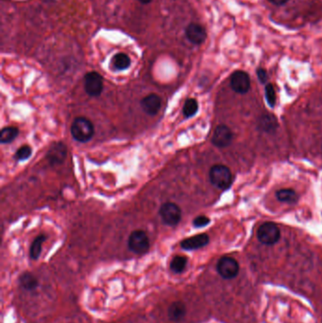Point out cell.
<instances>
[{
    "mask_svg": "<svg viewBox=\"0 0 322 323\" xmlns=\"http://www.w3.org/2000/svg\"><path fill=\"white\" fill-rule=\"evenodd\" d=\"M71 134L73 138L78 142H89L94 136V125L86 118L79 117L75 119L72 123Z\"/></svg>",
    "mask_w": 322,
    "mask_h": 323,
    "instance_id": "6da1fadb",
    "label": "cell"
},
{
    "mask_svg": "<svg viewBox=\"0 0 322 323\" xmlns=\"http://www.w3.org/2000/svg\"><path fill=\"white\" fill-rule=\"evenodd\" d=\"M209 177L212 184L220 189H227L231 186L233 181V176L230 168L223 165L212 166L209 172Z\"/></svg>",
    "mask_w": 322,
    "mask_h": 323,
    "instance_id": "7a4b0ae2",
    "label": "cell"
},
{
    "mask_svg": "<svg viewBox=\"0 0 322 323\" xmlns=\"http://www.w3.org/2000/svg\"><path fill=\"white\" fill-rule=\"evenodd\" d=\"M150 238L142 230L134 231L128 239V247L135 254H144L150 250Z\"/></svg>",
    "mask_w": 322,
    "mask_h": 323,
    "instance_id": "3957f363",
    "label": "cell"
},
{
    "mask_svg": "<svg viewBox=\"0 0 322 323\" xmlns=\"http://www.w3.org/2000/svg\"><path fill=\"white\" fill-rule=\"evenodd\" d=\"M257 237L262 244L274 245L281 237V232L278 226L272 222H266L260 226L257 232Z\"/></svg>",
    "mask_w": 322,
    "mask_h": 323,
    "instance_id": "277c9868",
    "label": "cell"
},
{
    "mask_svg": "<svg viewBox=\"0 0 322 323\" xmlns=\"http://www.w3.org/2000/svg\"><path fill=\"white\" fill-rule=\"evenodd\" d=\"M159 214L164 223L171 227L178 225L181 220V208L173 202H165L162 205Z\"/></svg>",
    "mask_w": 322,
    "mask_h": 323,
    "instance_id": "5b68a950",
    "label": "cell"
},
{
    "mask_svg": "<svg viewBox=\"0 0 322 323\" xmlns=\"http://www.w3.org/2000/svg\"><path fill=\"white\" fill-rule=\"evenodd\" d=\"M217 270L223 279L231 280L236 278L239 273V264L232 257H222L217 265Z\"/></svg>",
    "mask_w": 322,
    "mask_h": 323,
    "instance_id": "8992f818",
    "label": "cell"
},
{
    "mask_svg": "<svg viewBox=\"0 0 322 323\" xmlns=\"http://www.w3.org/2000/svg\"><path fill=\"white\" fill-rule=\"evenodd\" d=\"M84 90L90 96H98L102 93L103 79L97 72H89L84 76Z\"/></svg>",
    "mask_w": 322,
    "mask_h": 323,
    "instance_id": "52a82bcc",
    "label": "cell"
},
{
    "mask_svg": "<svg viewBox=\"0 0 322 323\" xmlns=\"http://www.w3.org/2000/svg\"><path fill=\"white\" fill-rule=\"evenodd\" d=\"M231 86L238 94H246L251 88V79L244 71H236L231 77Z\"/></svg>",
    "mask_w": 322,
    "mask_h": 323,
    "instance_id": "ba28073f",
    "label": "cell"
},
{
    "mask_svg": "<svg viewBox=\"0 0 322 323\" xmlns=\"http://www.w3.org/2000/svg\"><path fill=\"white\" fill-rule=\"evenodd\" d=\"M233 133L230 128L225 125L217 127L212 134V143L218 148H226L232 143Z\"/></svg>",
    "mask_w": 322,
    "mask_h": 323,
    "instance_id": "9c48e42d",
    "label": "cell"
},
{
    "mask_svg": "<svg viewBox=\"0 0 322 323\" xmlns=\"http://www.w3.org/2000/svg\"><path fill=\"white\" fill-rule=\"evenodd\" d=\"M67 156V148L62 142L54 143L47 152V158L51 166L63 164Z\"/></svg>",
    "mask_w": 322,
    "mask_h": 323,
    "instance_id": "30bf717a",
    "label": "cell"
},
{
    "mask_svg": "<svg viewBox=\"0 0 322 323\" xmlns=\"http://www.w3.org/2000/svg\"><path fill=\"white\" fill-rule=\"evenodd\" d=\"M185 34L187 39L194 45L202 44L207 37V33L204 28L196 23H192L187 26L185 30Z\"/></svg>",
    "mask_w": 322,
    "mask_h": 323,
    "instance_id": "8fae6325",
    "label": "cell"
},
{
    "mask_svg": "<svg viewBox=\"0 0 322 323\" xmlns=\"http://www.w3.org/2000/svg\"><path fill=\"white\" fill-rule=\"evenodd\" d=\"M210 239L206 234L196 235L194 237L185 238L181 242V247L185 251H195L205 247L209 243Z\"/></svg>",
    "mask_w": 322,
    "mask_h": 323,
    "instance_id": "7c38bea8",
    "label": "cell"
},
{
    "mask_svg": "<svg viewBox=\"0 0 322 323\" xmlns=\"http://www.w3.org/2000/svg\"><path fill=\"white\" fill-rule=\"evenodd\" d=\"M162 99L156 94H150L145 96L141 100L143 111L149 116H155L161 109Z\"/></svg>",
    "mask_w": 322,
    "mask_h": 323,
    "instance_id": "4fadbf2b",
    "label": "cell"
},
{
    "mask_svg": "<svg viewBox=\"0 0 322 323\" xmlns=\"http://www.w3.org/2000/svg\"><path fill=\"white\" fill-rule=\"evenodd\" d=\"M185 315H186V307H185V304L181 300L174 301L168 307L167 315L171 321L180 322L184 318Z\"/></svg>",
    "mask_w": 322,
    "mask_h": 323,
    "instance_id": "5bb4252c",
    "label": "cell"
},
{
    "mask_svg": "<svg viewBox=\"0 0 322 323\" xmlns=\"http://www.w3.org/2000/svg\"><path fill=\"white\" fill-rule=\"evenodd\" d=\"M19 284L27 291H34L39 285V281L32 273L25 272L19 278Z\"/></svg>",
    "mask_w": 322,
    "mask_h": 323,
    "instance_id": "9a60e30c",
    "label": "cell"
},
{
    "mask_svg": "<svg viewBox=\"0 0 322 323\" xmlns=\"http://www.w3.org/2000/svg\"><path fill=\"white\" fill-rule=\"evenodd\" d=\"M277 127H278V122L273 115L267 114V115L261 116L258 121V128L260 130L266 133H270L276 131Z\"/></svg>",
    "mask_w": 322,
    "mask_h": 323,
    "instance_id": "2e32d148",
    "label": "cell"
},
{
    "mask_svg": "<svg viewBox=\"0 0 322 323\" xmlns=\"http://www.w3.org/2000/svg\"><path fill=\"white\" fill-rule=\"evenodd\" d=\"M112 63H113V66L116 70L123 71L130 67L131 59L125 53H118L114 56V58L112 60Z\"/></svg>",
    "mask_w": 322,
    "mask_h": 323,
    "instance_id": "e0dca14e",
    "label": "cell"
},
{
    "mask_svg": "<svg viewBox=\"0 0 322 323\" xmlns=\"http://www.w3.org/2000/svg\"><path fill=\"white\" fill-rule=\"evenodd\" d=\"M46 241V237L41 235L36 237L30 248V257L32 260H37L41 255L42 252V248H43V243Z\"/></svg>",
    "mask_w": 322,
    "mask_h": 323,
    "instance_id": "ac0fdd59",
    "label": "cell"
},
{
    "mask_svg": "<svg viewBox=\"0 0 322 323\" xmlns=\"http://www.w3.org/2000/svg\"><path fill=\"white\" fill-rule=\"evenodd\" d=\"M276 197L285 203H295L298 201L299 197L296 192L292 189H281L276 193Z\"/></svg>",
    "mask_w": 322,
    "mask_h": 323,
    "instance_id": "d6986e66",
    "label": "cell"
},
{
    "mask_svg": "<svg viewBox=\"0 0 322 323\" xmlns=\"http://www.w3.org/2000/svg\"><path fill=\"white\" fill-rule=\"evenodd\" d=\"M19 131L16 127H6L0 133V141L2 144L13 142L18 136Z\"/></svg>",
    "mask_w": 322,
    "mask_h": 323,
    "instance_id": "ffe728a7",
    "label": "cell"
},
{
    "mask_svg": "<svg viewBox=\"0 0 322 323\" xmlns=\"http://www.w3.org/2000/svg\"><path fill=\"white\" fill-rule=\"evenodd\" d=\"M187 265V258L181 255H177L170 262V269L174 273H181Z\"/></svg>",
    "mask_w": 322,
    "mask_h": 323,
    "instance_id": "44dd1931",
    "label": "cell"
},
{
    "mask_svg": "<svg viewBox=\"0 0 322 323\" xmlns=\"http://www.w3.org/2000/svg\"><path fill=\"white\" fill-rule=\"evenodd\" d=\"M197 110H198L197 101L194 98H189L183 105L182 114L185 118H192L196 115Z\"/></svg>",
    "mask_w": 322,
    "mask_h": 323,
    "instance_id": "7402d4cb",
    "label": "cell"
},
{
    "mask_svg": "<svg viewBox=\"0 0 322 323\" xmlns=\"http://www.w3.org/2000/svg\"><path fill=\"white\" fill-rule=\"evenodd\" d=\"M32 150L30 146H22L16 152V158L17 161H25L32 156Z\"/></svg>",
    "mask_w": 322,
    "mask_h": 323,
    "instance_id": "603a6c76",
    "label": "cell"
},
{
    "mask_svg": "<svg viewBox=\"0 0 322 323\" xmlns=\"http://www.w3.org/2000/svg\"><path fill=\"white\" fill-rule=\"evenodd\" d=\"M266 97L269 106L274 107L276 103V93L272 84H267L266 86Z\"/></svg>",
    "mask_w": 322,
    "mask_h": 323,
    "instance_id": "cb8c5ba5",
    "label": "cell"
},
{
    "mask_svg": "<svg viewBox=\"0 0 322 323\" xmlns=\"http://www.w3.org/2000/svg\"><path fill=\"white\" fill-rule=\"evenodd\" d=\"M209 223H210V220L205 216L196 217V219L193 221V224L196 228H202V227L207 226Z\"/></svg>",
    "mask_w": 322,
    "mask_h": 323,
    "instance_id": "d4e9b609",
    "label": "cell"
},
{
    "mask_svg": "<svg viewBox=\"0 0 322 323\" xmlns=\"http://www.w3.org/2000/svg\"><path fill=\"white\" fill-rule=\"evenodd\" d=\"M257 76H258V79H260V81H261V82L265 83V82L267 81V74L265 69L259 68V69L257 70Z\"/></svg>",
    "mask_w": 322,
    "mask_h": 323,
    "instance_id": "484cf974",
    "label": "cell"
},
{
    "mask_svg": "<svg viewBox=\"0 0 322 323\" xmlns=\"http://www.w3.org/2000/svg\"><path fill=\"white\" fill-rule=\"evenodd\" d=\"M270 3L274 4V5H277V6H281V5H283L285 4L288 0H268Z\"/></svg>",
    "mask_w": 322,
    "mask_h": 323,
    "instance_id": "4316f807",
    "label": "cell"
},
{
    "mask_svg": "<svg viewBox=\"0 0 322 323\" xmlns=\"http://www.w3.org/2000/svg\"><path fill=\"white\" fill-rule=\"evenodd\" d=\"M141 3H143V4H149V3H150L152 0H139Z\"/></svg>",
    "mask_w": 322,
    "mask_h": 323,
    "instance_id": "83f0119b",
    "label": "cell"
}]
</instances>
